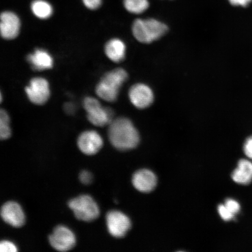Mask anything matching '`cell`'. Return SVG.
<instances>
[{
	"label": "cell",
	"instance_id": "4316f807",
	"mask_svg": "<svg viewBox=\"0 0 252 252\" xmlns=\"http://www.w3.org/2000/svg\"><path fill=\"white\" fill-rule=\"evenodd\" d=\"M64 108L66 112L72 114L75 112V107L73 104L68 103L65 104Z\"/></svg>",
	"mask_w": 252,
	"mask_h": 252
},
{
	"label": "cell",
	"instance_id": "ffe728a7",
	"mask_svg": "<svg viewBox=\"0 0 252 252\" xmlns=\"http://www.w3.org/2000/svg\"><path fill=\"white\" fill-rule=\"evenodd\" d=\"M224 205L229 212L234 214V216L237 214L239 211H240V204H239L238 201L231 199V198L226 199Z\"/></svg>",
	"mask_w": 252,
	"mask_h": 252
},
{
	"label": "cell",
	"instance_id": "2e32d148",
	"mask_svg": "<svg viewBox=\"0 0 252 252\" xmlns=\"http://www.w3.org/2000/svg\"><path fill=\"white\" fill-rule=\"evenodd\" d=\"M107 57L115 63L124 61L126 52L125 43L119 39H113L107 42L105 47Z\"/></svg>",
	"mask_w": 252,
	"mask_h": 252
},
{
	"label": "cell",
	"instance_id": "5bb4252c",
	"mask_svg": "<svg viewBox=\"0 0 252 252\" xmlns=\"http://www.w3.org/2000/svg\"><path fill=\"white\" fill-rule=\"evenodd\" d=\"M28 61L32 68L37 71L51 68L53 64L52 57L43 49H36L28 56Z\"/></svg>",
	"mask_w": 252,
	"mask_h": 252
},
{
	"label": "cell",
	"instance_id": "7402d4cb",
	"mask_svg": "<svg viewBox=\"0 0 252 252\" xmlns=\"http://www.w3.org/2000/svg\"><path fill=\"white\" fill-rule=\"evenodd\" d=\"M218 212L222 219L228 221L234 218V214H232L227 209L224 204H220L218 207Z\"/></svg>",
	"mask_w": 252,
	"mask_h": 252
},
{
	"label": "cell",
	"instance_id": "d4e9b609",
	"mask_svg": "<svg viewBox=\"0 0 252 252\" xmlns=\"http://www.w3.org/2000/svg\"><path fill=\"white\" fill-rule=\"evenodd\" d=\"M245 155L252 159V136L249 137L246 140L244 146Z\"/></svg>",
	"mask_w": 252,
	"mask_h": 252
},
{
	"label": "cell",
	"instance_id": "83f0119b",
	"mask_svg": "<svg viewBox=\"0 0 252 252\" xmlns=\"http://www.w3.org/2000/svg\"><path fill=\"white\" fill-rule=\"evenodd\" d=\"M1 100H2V95H1V92H0V103H1Z\"/></svg>",
	"mask_w": 252,
	"mask_h": 252
},
{
	"label": "cell",
	"instance_id": "9a60e30c",
	"mask_svg": "<svg viewBox=\"0 0 252 252\" xmlns=\"http://www.w3.org/2000/svg\"><path fill=\"white\" fill-rule=\"evenodd\" d=\"M232 180L238 184L247 185L252 181V163L247 159L239 160L238 167L232 173Z\"/></svg>",
	"mask_w": 252,
	"mask_h": 252
},
{
	"label": "cell",
	"instance_id": "44dd1931",
	"mask_svg": "<svg viewBox=\"0 0 252 252\" xmlns=\"http://www.w3.org/2000/svg\"><path fill=\"white\" fill-rule=\"evenodd\" d=\"M18 248L13 242L9 241H0V252H16Z\"/></svg>",
	"mask_w": 252,
	"mask_h": 252
},
{
	"label": "cell",
	"instance_id": "3957f363",
	"mask_svg": "<svg viewBox=\"0 0 252 252\" xmlns=\"http://www.w3.org/2000/svg\"><path fill=\"white\" fill-rule=\"evenodd\" d=\"M168 27L155 19H138L134 22L132 32L138 42L150 43L162 37L168 31Z\"/></svg>",
	"mask_w": 252,
	"mask_h": 252
},
{
	"label": "cell",
	"instance_id": "8fae6325",
	"mask_svg": "<svg viewBox=\"0 0 252 252\" xmlns=\"http://www.w3.org/2000/svg\"><path fill=\"white\" fill-rule=\"evenodd\" d=\"M20 18L14 12L5 11L0 15V34L3 38L14 39L20 33Z\"/></svg>",
	"mask_w": 252,
	"mask_h": 252
},
{
	"label": "cell",
	"instance_id": "d6986e66",
	"mask_svg": "<svg viewBox=\"0 0 252 252\" xmlns=\"http://www.w3.org/2000/svg\"><path fill=\"white\" fill-rule=\"evenodd\" d=\"M11 135L9 116L5 110L0 109V140H7Z\"/></svg>",
	"mask_w": 252,
	"mask_h": 252
},
{
	"label": "cell",
	"instance_id": "6da1fadb",
	"mask_svg": "<svg viewBox=\"0 0 252 252\" xmlns=\"http://www.w3.org/2000/svg\"><path fill=\"white\" fill-rule=\"evenodd\" d=\"M108 135L113 146L122 151L134 149L140 141L136 128L130 120L125 118H118L110 123Z\"/></svg>",
	"mask_w": 252,
	"mask_h": 252
},
{
	"label": "cell",
	"instance_id": "cb8c5ba5",
	"mask_svg": "<svg viewBox=\"0 0 252 252\" xmlns=\"http://www.w3.org/2000/svg\"><path fill=\"white\" fill-rule=\"evenodd\" d=\"M86 7L92 10L98 8L102 4V0H83Z\"/></svg>",
	"mask_w": 252,
	"mask_h": 252
},
{
	"label": "cell",
	"instance_id": "9c48e42d",
	"mask_svg": "<svg viewBox=\"0 0 252 252\" xmlns=\"http://www.w3.org/2000/svg\"><path fill=\"white\" fill-rule=\"evenodd\" d=\"M103 141L100 135L96 131L83 132L77 140L79 149L84 154L93 156L98 153L103 146Z\"/></svg>",
	"mask_w": 252,
	"mask_h": 252
},
{
	"label": "cell",
	"instance_id": "ba28073f",
	"mask_svg": "<svg viewBox=\"0 0 252 252\" xmlns=\"http://www.w3.org/2000/svg\"><path fill=\"white\" fill-rule=\"evenodd\" d=\"M28 98L37 105H42L49 99L50 91L48 82L45 78L37 77L30 81L25 89Z\"/></svg>",
	"mask_w": 252,
	"mask_h": 252
},
{
	"label": "cell",
	"instance_id": "8992f818",
	"mask_svg": "<svg viewBox=\"0 0 252 252\" xmlns=\"http://www.w3.org/2000/svg\"><path fill=\"white\" fill-rule=\"evenodd\" d=\"M49 239L52 247L60 252L70 251L76 244V237L74 232L64 225L57 226Z\"/></svg>",
	"mask_w": 252,
	"mask_h": 252
},
{
	"label": "cell",
	"instance_id": "4fadbf2b",
	"mask_svg": "<svg viewBox=\"0 0 252 252\" xmlns=\"http://www.w3.org/2000/svg\"><path fill=\"white\" fill-rule=\"evenodd\" d=\"M132 182L137 190L149 193L156 187L157 179L156 175L150 170L142 169L134 173Z\"/></svg>",
	"mask_w": 252,
	"mask_h": 252
},
{
	"label": "cell",
	"instance_id": "603a6c76",
	"mask_svg": "<svg viewBox=\"0 0 252 252\" xmlns=\"http://www.w3.org/2000/svg\"><path fill=\"white\" fill-rule=\"evenodd\" d=\"M80 180L84 185H90L93 181L92 173L87 171H83L80 173Z\"/></svg>",
	"mask_w": 252,
	"mask_h": 252
},
{
	"label": "cell",
	"instance_id": "7c38bea8",
	"mask_svg": "<svg viewBox=\"0 0 252 252\" xmlns=\"http://www.w3.org/2000/svg\"><path fill=\"white\" fill-rule=\"evenodd\" d=\"M0 215L4 221L13 227L19 228L24 225L25 215L20 205L14 201H8L3 205Z\"/></svg>",
	"mask_w": 252,
	"mask_h": 252
},
{
	"label": "cell",
	"instance_id": "277c9868",
	"mask_svg": "<svg viewBox=\"0 0 252 252\" xmlns=\"http://www.w3.org/2000/svg\"><path fill=\"white\" fill-rule=\"evenodd\" d=\"M68 207L76 218L83 221L91 222L99 216L97 203L89 195H81L69 201Z\"/></svg>",
	"mask_w": 252,
	"mask_h": 252
},
{
	"label": "cell",
	"instance_id": "ac0fdd59",
	"mask_svg": "<svg viewBox=\"0 0 252 252\" xmlns=\"http://www.w3.org/2000/svg\"><path fill=\"white\" fill-rule=\"evenodd\" d=\"M124 7L126 10L133 14L143 13L149 8V0H124Z\"/></svg>",
	"mask_w": 252,
	"mask_h": 252
},
{
	"label": "cell",
	"instance_id": "30bf717a",
	"mask_svg": "<svg viewBox=\"0 0 252 252\" xmlns=\"http://www.w3.org/2000/svg\"><path fill=\"white\" fill-rule=\"evenodd\" d=\"M128 97L131 103L140 109L149 107L154 99L152 90L144 84H137L132 86L129 90Z\"/></svg>",
	"mask_w": 252,
	"mask_h": 252
},
{
	"label": "cell",
	"instance_id": "7a4b0ae2",
	"mask_svg": "<svg viewBox=\"0 0 252 252\" xmlns=\"http://www.w3.org/2000/svg\"><path fill=\"white\" fill-rule=\"evenodd\" d=\"M127 72L123 68H117L108 72L104 75L97 85V95L106 101H115L122 85L127 80Z\"/></svg>",
	"mask_w": 252,
	"mask_h": 252
},
{
	"label": "cell",
	"instance_id": "52a82bcc",
	"mask_svg": "<svg viewBox=\"0 0 252 252\" xmlns=\"http://www.w3.org/2000/svg\"><path fill=\"white\" fill-rule=\"evenodd\" d=\"M106 225L110 234L115 238H122L131 228L130 219L118 211H112L107 214Z\"/></svg>",
	"mask_w": 252,
	"mask_h": 252
},
{
	"label": "cell",
	"instance_id": "5b68a950",
	"mask_svg": "<svg viewBox=\"0 0 252 252\" xmlns=\"http://www.w3.org/2000/svg\"><path fill=\"white\" fill-rule=\"evenodd\" d=\"M84 108L86 110L88 121L94 126L104 127L113 121L112 110L102 106L99 100L94 97H86L84 100Z\"/></svg>",
	"mask_w": 252,
	"mask_h": 252
},
{
	"label": "cell",
	"instance_id": "e0dca14e",
	"mask_svg": "<svg viewBox=\"0 0 252 252\" xmlns=\"http://www.w3.org/2000/svg\"><path fill=\"white\" fill-rule=\"evenodd\" d=\"M31 9L36 17L42 20L50 18L53 14L52 6L45 0H34L32 3Z\"/></svg>",
	"mask_w": 252,
	"mask_h": 252
},
{
	"label": "cell",
	"instance_id": "484cf974",
	"mask_svg": "<svg viewBox=\"0 0 252 252\" xmlns=\"http://www.w3.org/2000/svg\"><path fill=\"white\" fill-rule=\"evenodd\" d=\"M228 1L232 5L245 7L251 4L252 0H228Z\"/></svg>",
	"mask_w": 252,
	"mask_h": 252
}]
</instances>
